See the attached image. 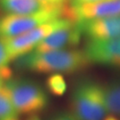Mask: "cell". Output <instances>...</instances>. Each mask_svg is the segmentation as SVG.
<instances>
[{"label": "cell", "instance_id": "obj_1", "mask_svg": "<svg viewBox=\"0 0 120 120\" xmlns=\"http://www.w3.org/2000/svg\"><path fill=\"white\" fill-rule=\"evenodd\" d=\"M17 66L23 69L46 74H71L91 64L84 50L62 49L30 53L17 59Z\"/></svg>", "mask_w": 120, "mask_h": 120}, {"label": "cell", "instance_id": "obj_2", "mask_svg": "<svg viewBox=\"0 0 120 120\" xmlns=\"http://www.w3.org/2000/svg\"><path fill=\"white\" fill-rule=\"evenodd\" d=\"M70 109L77 120H103L108 114L103 86L93 81L81 82L73 91Z\"/></svg>", "mask_w": 120, "mask_h": 120}, {"label": "cell", "instance_id": "obj_3", "mask_svg": "<svg viewBox=\"0 0 120 120\" xmlns=\"http://www.w3.org/2000/svg\"><path fill=\"white\" fill-rule=\"evenodd\" d=\"M60 18H69L75 21L72 16L71 7L69 8L65 4L57 8L32 14L7 13L4 16L0 17V38H13L46 22Z\"/></svg>", "mask_w": 120, "mask_h": 120}, {"label": "cell", "instance_id": "obj_4", "mask_svg": "<svg viewBox=\"0 0 120 120\" xmlns=\"http://www.w3.org/2000/svg\"><path fill=\"white\" fill-rule=\"evenodd\" d=\"M6 86L18 114L35 115L42 111L48 104L45 91L38 83L30 79L8 80Z\"/></svg>", "mask_w": 120, "mask_h": 120}, {"label": "cell", "instance_id": "obj_5", "mask_svg": "<svg viewBox=\"0 0 120 120\" xmlns=\"http://www.w3.org/2000/svg\"><path fill=\"white\" fill-rule=\"evenodd\" d=\"M74 22L75 21L69 18H60L42 24L19 36L2 39L5 44L11 60H17L34 51L37 45L42 40L55 30L67 27Z\"/></svg>", "mask_w": 120, "mask_h": 120}, {"label": "cell", "instance_id": "obj_6", "mask_svg": "<svg viewBox=\"0 0 120 120\" xmlns=\"http://www.w3.org/2000/svg\"><path fill=\"white\" fill-rule=\"evenodd\" d=\"M84 51L91 63L120 68V37L106 40H88Z\"/></svg>", "mask_w": 120, "mask_h": 120}, {"label": "cell", "instance_id": "obj_7", "mask_svg": "<svg viewBox=\"0 0 120 120\" xmlns=\"http://www.w3.org/2000/svg\"><path fill=\"white\" fill-rule=\"evenodd\" d=\"M83 36L89 40H106L120 37V17L77 21Z\"/></svg>", "mask_w": 120, "mask_h": 120}, {"label": "cell", "instance_id": "obj_8", "mask_svg": "<svg viewBox=\"0 0 120 120\" xmlns=\"http://www.w3.org/2000/svg\"><path fill=\"white\" fill-rule=\"evenodd\" d=\"M82 36L81 30L77 22H75L70 25L52 32L42 40L33 52H44L76 46L80 43Z\"/></svg>", "mask_w": 120, "mask_h": 120}, {"label": "cell", "instance_id": "obj_9", "mask_svg": "<svg viewBox=\"0 0 120 120\" xmlns=\"http://www.w3.org/2000/svg\"><path fill=\"white\" fill-rule=\"evenodd\" d=\"M73 19L77 21L96 18L120 17V0H105L97 3L71 6Z\"/></svg>", "mask_w": 120, "mask_h": 120}, {"label": "cell", "instance_id": "obj_10", "mask_svg": "<svg viewBox=\"0 0 120 120\" xmlns=\"http://www.w3.org/2000/svg\"><path fill=\"white\" fill-rule=\"evenodd\" d=\"M65 5V4H64ZM40 0H0V7L11 14H32L60 7Z\"/></svg>", "mask_w": 120, "mask_h": 120}, {"label": "cell", "instance_id": "obj_11", "mask_svg": "<svg viewBox=\"0 0 120 120\" xmlns=\"http://www.w3.org/2000/svg\"><path fill=\"white\" fill-rule=\"evenodd\" d=\"M102 86L108 114L120 118V78Z\"/></svg>", "mask_w": 120, "mask_h": 120}, {"label": "cell", "instance_id": "obj_12", "mask_svg": "<svg viewBox=\"0 0 120 120\" xmlns=\"http://www.w3.org/2000/svg\"><path fill=\"white\" fill-rule=\"evenodd\" d=\"M18 116V112L14 107L11 96V92L6 84L0 88V120Z\"/></svg>", "mask_w": 120, "mask_h": 120}, {"label": "cell", "instance_id": "obj_13", "mask_svg": "<svg viewBox=\"0 0 120 120\" xmlns=\"http://www.w3.org/2000/svg\"><path fill=\"white\" fill-rule=\"evenodd\" d=\"M45 86L52 94L56 96L64 94L67 89V84L61 74H52L46 79Z\"/></svg>", "mask_w": 120, "mask_h": 120}, {"label": "cell", "instance_id": "obj_14", "mask_svg": "<svg viewBox=\"0 0 120 120\" xmlns=\"http://www.w3.org/2000/svg\"><path fill=\"white\" fill-rule=\"evenodd\" d=\"M11 59L5 46L4 40L0 38V78L8 81L12 77V70L9 66Z\"/></svg>", "mask_w": 120, "mask_h": 120}, {"label": "cell", "instance_id": "obj_15", "mask_svg": "<svg viewBox=\"0 0 120 120\" xmlns=\"http://www.w3.org/2000/svg\"><path fill=\"white\" fill-rule=\"evenodd\" d=\"M52 120H77L75 116H73L70 113H63V114H60L58 116L54 117Z\"/></svg>", "mask_w": 120, "mask_h": 120}, {"label": "cell", "instance_id": "obj_16", "mask_svg": "<svg viewBox=\"0 0 120 120\" xmlns=\"http://www.w3.org/2000/svg\"><path fill=\"white\" fill-rule=\"evenodd\" d=\"M101 1H105V0H71V3H72V5H78V4L97 3V2H101Z\"/></svg>", "mask_w": 120, "mask_h": 120}, {"label": "cell", "instance_id": "obj_17", "mask_svg": "<svg viewBox=\"0 0 120 120\" xmlns=\"http://www.w3.org/2000/svg\"><path fill=\"white\" fill-rule=\"evenodd\" d=\"M45 3L49 4H54V5H64L68 3L69 0H40Z\"/></svg>", "mask_w": 120, "mask_h": 120}, {"label": "cell", "instance_id": "obj_18", "mask_svg": "<svg viewBox=\"0 0 120 120\" xmlns=\"http://www.w3.org/2000/svg\"><path fill=\"white\" fill-rule=\"evenodd\" d=\"M4 120H41V119H40L37 115H30V116H27L24 119H21V118H19L17 116H14V117L6 118V119H4Z\"/></svg>", "mask_w": 120, "mask_h": 120}, {"label": "cell", "instance_id": "obj_19", "mask_svg": "<svg viewBox=\"0 0 120 120\" xmlns=\"http://www.w3.org/2000/svg\"><path fill=\"white\" fill-rule=\"evenodd\" d=\"M103 120H119V118H117L116 116H112V115H109V116H106L104 117Z\"/></svg>", "mask_w": 120, "mask_h": 120}, {"label": "cell", "instance_id": "obj_20", "mask_svg": "<svg viewBox=\"0 0 120 120\" xmlns=\"http://www.w3.org/2000/svg\"><path fill=\"white\" fill-rule=\"evenodd\" d=\"M3 82H4V80H2V79L0 78V88H1V86L4 85V83H3Z\"/></svg>", "mask_w": 120, "mask_h": 120}]
</instances>
